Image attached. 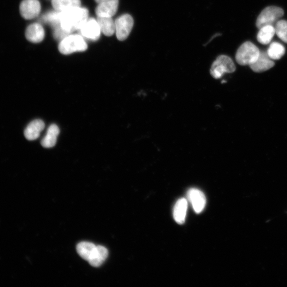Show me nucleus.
<instances>
[{"label":"nucleus","instance_id":"nucleus-1","mask_svg":"<svg viewBox=\"0 0 287 287\" xmlns=\"http://www.w3.org/2000/svg\"><path fill=\"white\" fill-rule=\"evenodd\" d=\"M88 11L81 7H74L60 12L59 19L61 28L71 34L80 30L88 20Z\"/></svg>","mask_w":287,"mask_h":287},{"label":"nucleus","instance_id":"nucleus-2","mask_svg":"<svg viewBox=\"0 0 287 287\" xmlns=\"http://www.w3.org/2000/svg\"><path fill=\"white\" fill-rule=\"evenodd\" d=\"M87 47L84 38L80 35L70 34L64 38L59 45L60 53L65 55H70L76 52L85 51Z\"/></svg>","mask_w":287,"mask_h":287},{"label":"nucleus","instance_id":"nucleus-3","mask_svg":"<svg viewBox=\"0 0 287 287\" xmlns=\"http://www.w3.org/2000/svg\"><path fill=\"white\" fill-rule=\"evenodd\" d=\"M260 51L258 48L251 42H246L238 49L236 55V60L242 66H251L258 58Z\"/></svg>","mask_w":287,"mask_h":287},{"label":"nucleus","instance_id":"nucleus-4","mask_svg":"<svg viewBox=\"0 0 287 287\" xmlns=\"http://www.w3.org/2000/svg\"><path fill=\"white\" fill-rule=\"evenodd\" d=\"M284 15V11L280 7L271 6L265 8L257 17L256 26L259 29L267 25H276Z\"/></svg>","mask_w":287,"mask_h":287},{"label":"nucleus","instance_id":"nucleus-5","mask_svg":"<svg viewBox=\"0 0 287 287\" xmlns=\"http://www.w3.org/2000/svg\"><path fill=\"white\" fill-rule=\"evenodd\" d=\"M235 70V65L232 59L227 56L221 55L213 63L210 73L213 77L219 79L225 73H232Z\"/></svg>","mask_w":287,"mask_h":287},{"label":"nucleus","instance_id":"nucleus-6","mask_svg":"<svg viewBox=\"0 0 287 287\" xmlns=\"http://www.w3.org/2000/svg\"><path fill=\"white\" fill-rule=\"evenodd\" d=\"M115 33L119 41H124L131 32L133 26V17L128 14L124 15L115 21Z\"/></svg>","mask_w":287,"mask_h":287},{"label":"nucleus","instance_id":"nucleus-7","mask_svg":"<svg viewBox=\"0 0 287 287\" xmlns=\"http://www.w3.org/2000/svg\"><path fill=\"white\" fill-rule=\"evenodd\" d=\"M41 4L38 0H23L20 5V12L25 19H33L40 14Z\"/></svg>","mask_w":287,"mask_h":287},{"label":"nucleus","instance_id":"nucleus-8","mask_svg":"<svg viewBox=\"0 0 287 287\" xmlns=\"http://www.w3.org/2000/svg\"><path fill=\"white\" fill-rule=\"evenodd\" d=\"M187 196L195 213H201L204 210L206 204L204 194L200 189L191 188L188 190Z\"/></svg>","mask_w":287,"mask_h":287},{"label":"nucleus","instance_id":"nucleus-9","mask_svg":"<svg viewBox=\"0 0 287 287\" xmlns=\"http://www.w3.org/2000/svg\"><path fill=\"white\" fill-rule=\"evenodd\" d=\"M80 31L84 37L92 41L99 40L101 32L97 20L94 18L88 19Z\"/></svg>","mask_w":287,"mask_h":287},{"label":"nucleus","instance_id":"nucleus-10","mask_svg":"<svg viewBox=\"0 0 287 287\" xmlns=\"http://www.w3.org/2000/svg\"><path fill=\"white\" fill-rule=\"evenodd\" d=\"M119 0H108L99 4L95 12L98 17L112 18L118 10Z\"/></svg>","mask_w":287,"mask_h":287},{"label":"nucleus","instance_id":"nucleus-11","mask_svg":"<svg viewBox=\"0 0 287 287\" xmlns=\"http://www.w3.org/2000/svg\"><path fill=\"white\" fill-rule=\"evenodd\" d=\"M274 66L275 63L269 57L267 52L262 51H260L257 60L250 66L254 72L262 73L270 69Z\"/></svg>","mask_w":287,"mask_h":287},{"label":"nucleus","instance_id":"nucleus-12","mask_svg":"<svg viewBox=\"0 0 287 287\" xmlns=\"http://www.w3.org/2000/svg\"><path fill=\"white\" fill-rule=\"evenodd\" d=\"M25 36L27 40L34 43L42 42L45 37V31L41 24L34 23L26 29Z\"/></svg>","mask_w":287,"mask_h":287},{"label":"nucleus","instance_id":"nucleus-13","mask_svg":"<svg viewBox=\"0 0 287 287\" xmlns=\"http://www.w3.org/2000/svg\"><path fill=\"white\" fill-rule=\"evenodd\" d=\"M44 127V123L42 120L33 121L25 129V136L26 139L29 140H34L40 137Z\"/></svg>","mask_w":287,"mask_h":287},{"label":"nucleus","instance_id":"nucleus-14","mask_svg":"<svg viewBox=\"0 0 287 287\" xmlns=\"http://www.w3.org/2000/svg\"><path fill=\"white\" fill-rule=\"evenodd\" d=\"M60 134V129L56 124H52L47 130L46 135L41 141L42 146L45 148L54 147Z\"/></svg>","mask_w":287,"mask_h":287},{"label":"nucleus","instance_id":"nucleus-15","mask_svg":"<svg viewBox=\"0 0 287 287\" xmlns=\"http://www.w3.org/2000/svg\"><path fill=\"white\" fill-rule=\"evenodd\" d=\"M188 202L184 198L177 201L174 208V218L176 223L182 225L185 223L187 211Z\"/></svg>","mask_w":287,"mask_h":287},{"label":"nucleus","instance_id":"nucleus-16","mask_svg":"<svg viewBox=\"0 0 287 287\" xmlns=\"http://www.w3.org/2000/svg\"><path fill=\"white\" fill-rule=\"evenodd\" d=\"M276 34L275 26L267 25L259 29L257 35V41L264 45L269 44Z\"/></svg>","mask_w":287,"mask_h":287},{"label":"nucleus","instance_id":"nucleus-17","mask_svg":"<svg viewBox=\"0 0 287 287\" xmlns=\"http://www.w3.org/2000/svg\"><path fill=\"white\" fill-rule=\"evenodd\" d=\"M97 249V246L89 242H82L77 246L78 254L84 259L89 261Z\"/></svg>","mask_w":287,"mask_h":287},{"label":"nucleus","instance_id":"nucleus-18","mask_svg":"<svg viewBox=\"0 0 287 287\" xmlns=\"http://www.w3.org/2000/svg\"><path fill=\"white\" fill-rule=\"evenodd\" d=\"M97 21L103 34L111 36L115 32V21L111 18L98 17Z\"/></svg>","mask_w":287,"mask_h":287},{"label":"nucleus","instance_id":"nucleus-19","mask_svg":"<svg viewBox=\"0 0 287 287\" xmlns=\"http://www.w3.org/2000/svg\"><path fill=\"white\" fill-rule=\"evenodd\" d=\"M108 256V251L106 247L97 246V249L94 254L89 260V264L94 267L101 266Z\"/></svg>","mask_w":287,"mask_h":287},{"label":"nucleus","instance_id":"nucleus-20","mask_svg":"<svg viewBox=\"0 0 287 287\" xmlns=\"http://www.w3.org/2000/svg\"><path fill=\"white\" fill-rule=\"evenodd\" d=\"M52 5L57 11L61 12L67 9L81 7V0H52Z\"/></svg>","mask_w":287,"mask_h":287},{"label":"nucleus","instance_id":"nucleus-21","mask_svg":"<svg viewBox=\"0 0 287 287\" xmlns=\"http://www.w3.org/2000/svg\"><path fill=\"white\" fill-rule=\"evenodd\" d=\"M267 52L271 59L279 60L284 56L285 48L278 42H273L270 44Z\"/></svg>","mask_w":287,"mask_h":287},{"label":"nucleus","instance_id":"nucleus-22","mask_svg":"<svg viewBox=\"0 0 287 287\" xmlns=\"http://www.w3.org/2000/svg\"><path fill=\"white\" fill-rule=\"evenodd\" d=\"M59 14L60 12L57 11L48 12L47 14L43 16L40 21L45 23H49L52 27L56 29L60 26Z\"/></svg>","mask_w":287,"mask_h":287},{"label":"nucleus","instance_id":"nucleus-23","mask_svg":"<svg viewBox=\"0 0 287 287\" xmlns=\"http://www.w3.org/2000/svg\"><path fill=\"white\" fill-rule=\"evenodd\" d=\"M276 34L283 42L287 43V21L279 20L275 26Z\"/></svg>","mask_w":287,"mask_h":287},{"label":"nucleus","instance_id":"nucleus-24","mask_svg":"<svg viewBox=\"0 0 287 287\" xmlns=\"http://www.w3.org/2000/svg\"><path fill=\"white\" fill-rule=\"evenodd\" d=\"M95 1L99 4L108 1V0H95Z\"/></svg>","mask_w":287,"mask_h":287}]
</instances>
